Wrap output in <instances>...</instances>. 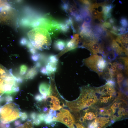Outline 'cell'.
Here are the masks:
<instances>
[{
    "label": "cell",
    "instance_id": "cell-1",
    "mask_svg": "<svg viewBox=\"0 0 128 128\" xmlns=\"http://www.w3.org/2000/svg\"><path fill=\"white\" fill-rule=\"evenodd\" d=\"M27 36L36 49L39 50L48 49L51 43L49 33L46 29L36 28L28 32Z\"/></svg>",
    "mask_w": 128,
    "mask_h": 128
},
{
    "label": "cell",
    "instance_id": "cell-2",
    "mask_svg": "<svg viewBox=\"0 0 128 128\" xmlns=\"http://www.w3.org/2000/svg\"><path fill=\"white\" fill-rule=\"evenodd\" d=\"M22 112L18 105L7 102L0 108V121L4 124L11 122L20 118Z\"/></svg>",
    "mask_w": 128,
    "mask_h": 128
},
{
    "label": "cell",
    "instance_id": "cell-3",
    "mask_svg": "<svg viewBox=\"0 0 128 128\" xmlns=\"http://www.w3.org/2000/svg\"><path fill=\"white\" fill-rule=\"evenodd\" d=\"M15 83L14 76L0 64V98L4 94H7L12 90Z\"/></svg>",
    "mask_w": 128,
    "mask_h": 128
},
{
    "label": "cell",
    "instance_id": "cell-4",
    "mask_svg": "<svg viewBox=\"0 0 128 128\" xmlns=\"http://www.w3.org/2000/svg\"><path fill=\"white\" fill-rule=\"evenodd\" d=\"M83 62L87 67L99 75H102L106 69L108 64L103 57L93 54L84 59Z\"/></svg>",
    "mask_w": 128,
    "mask_h": 128
},
{
    "label": "cell",
    "instance_id": "cell-5",
    "mask_svg": "<svg viewBox=\"0 0 128 128\" xmlns=\"http://www.w3.org/2000/svg\"><path fill=\"white\" fill-rule=\"evenodd\" d=\"M81 47L87 49L93 54L100 53L101 47L97 39H92L82 42Z\"/></svg>",
    "mask_w": 128,
    "mask_h": 128
},
{
    "label": "cell",
    "instance_id": "cell-6",
    "mask_svg": "<svg viewBox=\"0 0 128 128\" xmlns=\"http://www.w3.org/2000/svg\"><path fill=\"white\" fill-rule=\"evenodd\" d=\"M69 120L75 121L72 114L68 110L62 109L57 114L56 117H54L52 118L53 121H58L65 124Z\"/></svg>",
    "mask_w": 128,
    "mask_h": 128
},
{
    "label": "cell",
    "instance_id": "cell-7",
    "mask_svg": "<svg viewBox=\"0 0 128 128\" xmlns=\"http://www.w3.org/2000/svg\"><path fill=\"white\" fill-rule=\"evenodd\" d=\"M80 40L79 35L76 34L68 42L65 49L57 55L58 58L65 52L76 48L78 46Z\"/></svg>",
    "mask_w": 128,
    "mask_h": 128
},
{
    "label": "cell",
    "instance_id": "cell-8",
    "mask_svg": "<svg viewBox=\"0 0 128 128\" xmlns=\"http://www.w3.org/2000/svg\"><path fill=\"white\" fill-rule=\"evenodd\" d=\"M67 44V43L64 41L58 40L55 42L54 46L56 50L59 51L63 50L65 48Z\"/></svg>",
    "mask_w": 128,
    "mask_h": 128
},
{
    "label": "cell",
    "instance_id": "cell-9",
    "mask_svg": "<svg viewBox=\"0 0 128 128\" xmlns=\"http://www.w3.org/2000/svg\"><path fill=\"white\" fill-rule=\"evenodd\" d=\"M50 85L47 83L43 82L41 83L39 87V91L40 93L43 95H47Z\"/></svg>",
    "mask_w": 128,
    "mask_h": 128
},
{
    "label": "cell",
    "instance_id": "cell-10",
    "mask_svg": "<svg viewBox=\"0 0 128 128\" xmlns=\"http://www.w3.org/2000/svg\"><path fill=\"white\" fill-rule=\"evenodd\" d=\"M37 70L36 67L32 68L29 71L26 76L25 78L26 79H30L33 78L37 74Z\"/></svg>",
    "mask_w": 128,
    "mask_h": 128
},
{
    "label": "cell",
    "instance_id": "cell-11",
    "mask_svg": "<svg viewBox=\"0 0 128 128\" xmlns=\"http://www.w3.org/2000/svg\"><path fill=\"white\" fill-rule=\"evenodd\" d=\"M90 12V13L93 18L99 19L102 16L103 14H101L99 13L97 11L88 8V9Z\"/></svg>",
    "mask_w": 128,
    "mask_h": 128
},
{
    "label": "cell",
    "instance_id": "cell-12",
    "mask_svg": "<svg viewBox=\"0 0 128 128\" xmlns=\"http://www.w3.org/2000/svg\"><path fill=\"white\" fill-rule=\"evenodd\" d=\"M96 114L93 112H89L86 113L83 118L85 119L91 120L96 118Z\"/></svg>",
    "mask_w": 128,
    "mask_h": 128
},
{
    "label": "cell",
    "instance_id": "cell-13",
    "mask_svg": "<svg viewBox=\"0 0 128 128\" xmlns=\"http://www.w3.org/2000/svg\"><path fill=\"white\" fill-rule=\"evenodd\" d=\"M46 61L52 63L58 64V58L57 55H51L47 58Z\"/></svg>",
    "mask_w": 128,
    "mask_h": 128
},
{
    "label": "cell",
    "instance_id": "cell-14",
    "mask_svg": "<svg viewBox=\"0 0 128 128\" xmlns=\"http://www.w3.org/2000/svg\"><path fill=\"white\" fill-rule=\"evenodd\" d=\"M63 107L60 105V103L59 99H58L55 102L50 106V109L54 110H59Z\"/></svg>",
    "mask_w": 128,
    "mask_h": 128
},
{
    "label": "cell",
    "instance_id": "cell-15",
    "mask_svg": "<svg viewBox=\"0 0 128 128\" xmlns=\"http://www.w3.org/2000/svg\"><path fill=\"white\" fill-rule=\"evenodd\" d=\"M112 9L110 8V4H106L103 7V13L104 15H106L111 12Z\"/></svg>",
    "mask_w": 128,
    "mask_h": 128
},
{
    "label": "cell",
    "instance_id": "cell-16",
    "mask_svg": "<svg viewBox=\"0 0 128 128\" xmlns=\"http://www.w3.org/2000/svg\"><path fill=\"white\" fill-rule=\"evenodd\" d=\"M116 76L117 83L119 87H120L121 83L124 79L123 75L121 72H120L118 73Z\"/></svg>",
    "mask_w": 128,
    "mask_h": 128
},
{
    "label": "cell",
    "instance_id": "cell-17",
    "mask_svg": "<svg viewBox=\"0 0 128 128\" xmlns=\"http://www.w3.org/2000/svg\"><path fill=\"white\" fill-rule=\"evenodd\" d=\"M121 102H114L110 107L112 111V114H114L116 112V109L119 108Z\"/></svg>",
    "mask_w": 128,
    "mask_h": 128
},
{
    "label": "cell",
    "instance_id": "cell-18",
    "mask_svg": "<svg viewBox=\"0 0 128 128\" xmlns=\"http://www.w3.org/2000/svg\"><path fill=\"white\" fill-rule=\"evenodd\" d=\"M120 23L122 27L125 28L127 27L128 26V20L125 17H122L120 21Z\"/></svg>",
    "mask_w": 128,
    "mask_h": 128
},
{
    "label": "cell",
    "instance_id": "cell-19",
    "mask_svg": "<svg viewBox=\"0 0 128 128\" xmlns=\"http://www.w3.org/2000/svg\"><path fill=\"white\" fill-rule=\"evenodd\" d=\"M112 97L111 95L105 97H101L100 98L101 102V103L106 104L108 102L109 100Z\"/></svg>",
    "mask_w": 128,
    "mask_h": 128
},
{
    "label": "cell",
    "instance_id": "cell-20",
    "mask_svg": "<svg viewBox=\"0 0 128 128\" xmlns=\"http://www.w3.org/2000/svg\"><path fill=\"white\" fill-rule=\"evenodd\" d=\"M52 118L51 116L49 114H47V115L44 119V121L46 124L50 123L52 121Z\"/></svg>",
    "mask_w": 128,
    "mask_h": 128
},
{
    "label": "cell",
    "instance_id": "cell-21",
    "mask_svg": "<svg viewBox=\"0 0 128 128\" xmlns=\"http://www.w3.org/2000/svg\"><path fill=\"white\" fill-rule=\"evenodd\" d=\"M27 69V67L26 65H22L20 67V74L23 75L26 72Z\"/></svg>",
    "mask_w": 128,
    "mask_h": 128
},
{
    "label": "cell",
    "instance_id": "cell-22",
    "mask_svg": "<svg viewBox=\"0 0 128 128\" xmlns=\"http://www.w3.org/2000/svg\"><path fill=\"white\" fill-rule=\"evenodd\" d=\"M47 114L44 113L40 114L37 115V117L42 122L44 121L47 115Z\"/></svg>",
    "mask_w": 128,
    "mask_h": 128
},
{
    "label": "cell",
    "instance_id": "cell-23",
    "mask_svg": "<svg viewBox=\"0 0 128 128\" xmlns=\"http://www.w3.org/2000/svg\"><path fill=\"white\" fill-rule=\"evenodd\" d=\"M91 15H87L85 17V22L88 23L90 24L92 21V18Z\"/></svg>",
    "mask_w": 128,
    "mask_h": 128
},
{
    "label": "cell",
    "instance_id": "cell-24",
    "mask_svg": "<svg viewBox=\"0 0 128 128\" xmlns=\"http://www.w3.org/2000/svg\"><path fill=\"white\" fill-rule=\"evenodd\" d=\"M20 118L22 121H25L27 118V114L25 112L23 113L22 112L21 114Z\"/></svg>",
    "mask_w": 128,
    "mask_h": 128
},
{
    "label": "cell",
    "instance_id": "cell-25",
    "mask_svg": "<svg viewBox=\"0 0 128 128\" xmlns=\"http://www.w3.org/2000/svg\"><path fill=\"white\" fill-rule=\"evenodd\" d=\"M103 26L105 28L107 29L111 28L112 26L111 24L108 22L105 21V22L102 24Z\"/></svg>",
    "mask_w": 128,
    "mask_h": 128
},
{
    "label": "cell",
    "instance_id": "cell-26",
    "mask_svg": "<svg viewBox=\"0 0 128 128\" xmlns=\"http://www.w3.org/2000/svg\"><path fill=\"white\" fill-rule=\"evenodd\" d=\"M108 21L112 25H115L114 24L116 22V20L115 18L111 17L108 18Z\"/></svg>",
    "mask_w": 128,
    "mask_h": 128
},
{
    "label": "cell",
    "instance_id": "cell-27",
    "mask_svg": "<svg viewBox=\"0 0 128 128\" xmlns=\"http://www.w3.org/2000/svg\"><path fill=\"white\" fill-rule=\"evenodd\" d=\"M118 28L119 27L118 26L115 25H114L112 26L110 30L118 34L119 33L118 31Z\"/></svg>",
    "mask_w": 128,
    "mask_h": 128
},
{
    "label": "cell",
    "instance_id": "cell-28",
    "mask_svg": "<svg viewBox=\"0 0 128 128\" xmlns=\"http://www.w3.org/2000/svg\"><path fill=\"white\" fill-rule=\"evenodd\" d=\"M99 113L101 115H106L105 113L106 109L104 108H101L99 109Z\"/></svg>",
    "mask_w": 128,
    "mask_h": 128
},
{
    "label": "cell",
    "instance_id": "cell-29",
    "mask_svg": "<svg viewBox=\"0 0 128 128\" xmlns=\"http://www.w3.org/2000/svg\"><path fill=\"white\" fill-rule=\"evenodd\" d=\"M105 113L106 115L110 116L112 114V110L110 108H108L106 109Z\"/></svg>",
    "mask_w": 128,
    "mask_h": 128
},
{
    "label": "cell",
    "instance_id": "cell-30",
    "mask_svg": "<svg viewBox=\"0 0 128 128\" xmlns=\"http://www.w3.org/2000/svg\"><path fill=\"white\" fill-rule=\"evenodd\" d=\"M33 124L36 125H39L41 122V121L37 117L35 119L33 120Z\"/></svg>",
    "mask_w": 128,
    "mask_h": 128
},
{
    "label": "cell",
    "instance_id": "cell-31",
    "mask_svg": "<svg viewBox=\"0 0 128 128\" xmlns=\"http://www.w3.org/2000/svg\"><path fill=\"white\" fill-rule=\"evenodd\" d=\"M36 100L38 102H41L42 100V95L40 94H37L36 95L35 97Z\"/></svg>",
    "mask_w": 128,
    "mask_h": 128
},
{
    "label": "cell",
    "instance_id": "cell-32",
    "mask_svg": "<svg viewBox=\"0 0 128 128\" xmlns=\"http://www.w3.org/2000/svg\"><path fill=\"white\" fill-rule=\"evenodd\" d=\"M37 114L35 112H32L30 114V117L33 120L37 118Z\"/></svg>",
    "mask_w": 128,
    "mask_h": 128
},
{
    "label": "cell",
    "instance_id": "cell-33",
    "mask_svg": "<svg viewBox=\"0 0 128 128\" xmlns=\"http://www.w3.org/2000/svg\"><path fill=\"white\" fill-rule=\"evenodd\" d=\"M5 99L7 103L9 102H11L13 101V98L12 97L8 96L5 97Z\"/></svg>",
    "mask_w": 128,
    "mask_h": 128
},
{
    "label": "cell",
    "instance_id": "cell-34",
    "mask_svg": "<svg viewBox=\"0 0 128 128\" xmlns=\"http://www.w3.org/2000/svg\"><path fill=\"white\" fill-rule=\"evenodd\" d=\"M41 72L43 74L47 75V71L45 67H43L41 69Z\"/></svg>",
    "mask_w": 128,
    "mask_h": 128
},
{
    "label": "cell",
    "instance_id": "cell-35",
    "mask_svg": "<svg viewBox=\"0 0 128 128\" xmlns=\"http://www.w3.org/2000/svg\"><path fill=\"white\" fill-rule=\"evenodd\" d=\"M32 58L33 61H36L39 59V56L37 55H33L32 56Z\"/></svg>",
    "mask_w": 128,
    "mask_h": 128
},
{
    "label": "cell",
    "instance_id": "cell-36",
    "mask_svg": "<svg viewBox=\"0 0 128 128\" xmlns=\"http://www.w3.org/2000/svg\"><path fill=\"white\" fill-rule=\"evenodd\" d=\"M21 122L20 121L18 120H17L14 123V124L15 126H18L20 125Z\"/></svg>",
    "mask_w": 128,
    "mask_h": 128
},
{
    "label": "cell",
    "instance_id": "cell-37",
    "mask_svg": "<svg viewBox=\"0 0 128 128\" xmlns=\"http://www.w3.org/2000/svg\"><path fill=\"white\" fill-rule=\"evenodd\" d=\"M41 65V64L39 62L37 63L36 65V67H40Z\"/></svg>",
    "mask_w": 128,
    "mask_h": 128
},
{
    "label": "cell",
    "instance_id": "cell-38",
    "mask_svg": "<svg viewBox=\"0 0 128 128\" xmlns=\"http://www.w3.org/2000/svg\"><path fill=\"white\" fill-rule=\"evenodd\" d=\"M125 37L127 39H128V33L124 34Z\"/></svg>",
    "mask_w": 128,
    "mask_h": 128
},
{
    "label": "cell",
    "instance_id": "cell-39",
    "mask_svg": "<svg viewBox=\"0 0 128 128\" xmlns=\"http://www.w3.org/2000/svg\"><path fill=\"white\" fill-rule=\"evenodd\" d=\"M119 3H120V4H122V2L121 1H120L119 0Z\"/></svg>",
    "mask_w": 128,
    "mask_h": 128
}]
</instances>
